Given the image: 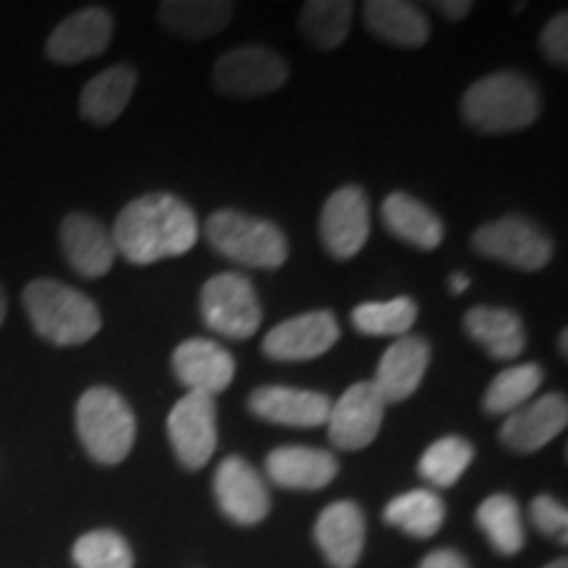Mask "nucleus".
Listing matches in <instances>:
<instances>
[{
	"label": "nucleus",
	"mask_w": 568,
	"mask_h": 568,
	"mask_svg": "<svg viewBox=\"0 0 568 568\" xmlns=\"http://www.w3.org/2000/svg\"><path fill=\"white\" fill-rule=\"evenodd\" d=\"M138 88V71L132 67H111L84 84L80 98L82 116L92 124H111L122 116Z\"/></svg>",
	"instance_id": "nucleus-24"
},
{
	"label": "nucleus",
	"mask_w": 568,
	"mask_h": 568,
	"mask_svg": "<svg viewBox=\"0 0 568 568\" xmlns=\"http://www.w3.org/2000/svg\"><path fill=\"white\" fill-rule=\"evenodd\" d=\"M477 524L500 556H516L524 548L527 535H524L521 508L510 495H489L477 508Z\"/></svg>",
	"instance_id": "nucleus-28"
},
{
	"label": "nucleus",
	"mask_w": 568,
	"mask_h": 568,
	"mask_svg": "<svg viewBox=\"0 0 568 568\" xmlns=\"http://www.w3.org/2000/svg\"><path fill=\"white\" fill-rule=\"evenodd\" d=\"M166 429L176 460L190 471H197L216 453V400L197 393L180 397L169 414Z\"/></svg>",
	"instance_id": "nucleus-9"
},
{
	"label": "nucleus",
	"mask_w": 568,
	"mask_h": 568,
	"mask_svg": "<svg viewBox=\"0 0 568 568\" xmlns=\"http://www.w3.org/2000/svg\"><path fill=\"white\" fill-rule=\"evenodd\" d=\"M113 19L105 9L71 13L48 38L45 53L55 63H82L101 55L111 45Z\"/></svg>",
	"instance_id": "nucleus-17"
},
{
	"label": "nucleus",
	"mask_w": 568,
	"mask_h": 568,
	"mask_svg": "<svg viewBox=\"0 0 568 568\" xmlns=\"http://www.w3.org/2000/svg\"><path fill=\"white\" fill-rule=\"evenodd\" d=\"M172 368L180 385L190 393L216 397L232 385L234 379V358L232 353L213 339H187L176 345L172 355Z\"/></svg>",
	"instance_id": "nucleus-15"
},
{
	"label": "nucleus",
	"mask_w": 568,
	"mask_h": 568,
	"mask_svg": "<svg viewBox=\"0 0 568 568\" xmlns=\"http://www.w3.org/2000/svg\"><path fill=\"white\" fill-rule=\"evenodd\" d=\"M566 343H568V332L564 329V332H560V355H566V353H568Z\"/></svg>",
	"instance_id": "nucleus-40"
},
{
	"label": "nucleus",
	"mask_w": 568,
	"mask_h": 568,
	"mask_svg": "<svg viewBox=\"0 0 568 568\" xmlns=\"http://www.w3.org/2000/svg\"><path fill=\"white\" fill-rule=\"evenodd\" d=\"M435 9L443 13L445 19H464L468 11H471V3L468 0H437Z\"/></svg>",
	"instance_id": "nucleus-37"
},
{
	"label": "nucleus",
	"mask_w": 568,
	"mask_h": 568,
	"mask_svg": "<svg viewBox=\"0 0 568 568\" xmlns=\"http://www.w3.org/2000/svg\"><path fill=\"white\" fill-rule=\"evenodd\" d=\"M205 240L224 258L251 268H280L290 255L284 232L266 219L243 211H216L205 222Z\"/></svg>",
	"instance_id": "nucleus-5"
},
{
	"label": "nucleus",
	"mask_w": 568,
	"mask_h": 568,
	"mask_svg": "<svg viewBox=\"0 0 568 568\" xmlns=\"http://www.w3.org/2000/svg\"><path fill=\"white\" fill-rule=\"evenodd\" d=\"M77 435L92 460L116 466L130 456L138 422L130 403L111 387H90L77 403Z\"/></svg>",
	"instance_id": "nucleus-4"
},
{
	"label": "nucleus",
	"mask_w": 568,
	"mask_h": 568,
	"mask_svg": "<svg viewBox=\"0 0 568 568\" xmlns=\"http://www.w3.org/2000/svg\"><path fill=\"white\" fill-rule=\"evenodd\" d=\"M287 63L282 55L261 45L234 48L213 67V88L232 98H258L287 82Z\"/></svg>",
	"instance_id": "nucleus-8"
},
{
	"label": "nucleus",
	"mask_w": 568,
	"mask_h": 568,
	"mask_svg": "<svg viewBox=\"0 0 568 568\" xmlns=\"http://www.w3.org/2000/svg\"><path fill=\"white\" fill-rule=\"evenodd\" d=\"M545 568H568V564H566V558H558V560H552V564H548Z\"/></svg>",
	"instance_id": "nucleus-41"
},
{
	"label": "nucleus",
	"mask_w": 568,
	"mask_h": 568,
	"mask_svg": "<svg viewBox=\"0 0 568 568\" xmlns=\"http://www.w3.org/2000/svg\"><path fill=\"white\" fill-rule=\"evenodd\" d=\"M339 471L337 458L318 447L284 445L268 453L266 474L274 485L287 489H322L332 485Z\"/></svg>",
	"instance_id": "nucleus-21"
},
{
	"label": "nucleus",
	"mask_w": 568,
	"mask_h": 568,
	"mask_svg": "<svg viewBox=\"0 0 568 568\" xmlns=\"http://www.w3.org/2000/svg\"><path fill=\"white\" fill-rule=\"evenodd\" d=\"M385 397L374 387V382H358L332 406L326 426H329L332 445L339 450H364L376 439L385 422Z\"/></svg>",
	"instance_id": "nucleus-10"
},
{
	"label": "nucleus",
	"mask_w": 568,
	"mask_h": 568,
	"mask_svg": "<svg viewBox=\"0 0 568 568\" xmlns=\"http://www.w3.org/2000/svg\"><path fill=\"white\" fill-rule=\"evenodd\" d=\"M316 542L335 568H355L366 542V518L351 500H337L322 510L316 521Z\"/></svg>",
	"instance_id": "nucleus-20"
},
{
	"label": "nucleus",
	"mask_w": 568,
	"mask_h": 568,
	"mask_svg": "<svg viewBox=\"0 0 568 568\" xmlns=\"http://www.w3.org/2000/svg\"><path fill=\"white\" fill-rule=\"evenodd\" d=\"M61 247L69 266L77 274L88 276V280L109 274L113 261H116V245H113L111 230L90 213H69L63 219Z\"/></svg>",
	"instance_id": "nucleus-16"
},
{
	"label": "nucleus",
	"mask_w": 568,
	"mask_h": 568,
	"mask_svg": "<svg viewBox=\"0 0 568 568\" xmlns=\"http://www.w3.org/2000/svg\"><path fill=\"white\" fill-rule=\"evenodd\" d=\"M539 387H542V366L516 364L489 382L481 406L489 416H510L514 410L527 406Z\"/></svg>",
	"instance_id": "nucleus-29"
},
{
	"label": "nucleus",
	"mask_w": 568,
	"mask_h": 568,
	"mask_svg": "<svg viewBox=\"0 0 568 568\" xmlns=\"http://www.w3.org/2000/svg\"><path fill=\"white\" fill-rule=\"evenodd\" d=\"M213 493H216V503L224 516L243 527L264 521L272 508L261 474L240 456L222 460V466L216 468V479H213Z\"/></svg>",
	"instance_id": "nucleus-12"
},
{
	"label": "nucleus",
	"mask_w": 568,
	"mask_h": 568,
	"mask_svg": "<svg viewBox=\"0 0 568 568\" xmlns=\"http://www.w3.org/2000/svg\"><path fill=\"white\" fill-rule=\"evenodd\" d=\"M253 416L280 426H322L332 410V400L316 389L297 387H258L247 397Z\"/></svg>",
	"instance_id": "nucleus-18"
},
{
	"label": "nucleus",
	"mask_w": 568,
	"mask_h": 568,
	"mask_svg": "<svg viewBox=\"0 0 568 568\" xmlns=\"http://www.w3.org/2000/svg\"><path fill=\"white\" fill-rule=\"evenodd\" d=\"M468 337L485 347L489 358L514 361L527 345V332L518 314L508 308H493V305H477L464 318Z\"/></svg>",
	"instance_id": "nucleus-23"
},
{
	"label": "nucleus",
	"mask_w": 568,
	"mask_h": 568,
	"mask_svg": "<svg viewBox=\"0 0 568 568\" xmlns=\"http://www.w3.org/2000/svg\"><path fill=\"white\" fill-rule=\"evenodd\" d=\"M322 243L329 255L337 261H347L361 253L372 234V213H368V197L361 187L347 184L337 193L326 197L322 209Z\"/></svg>",
	"instance_id": "nucleus-11"
},
{
	"label": "nucleus",
	"mask_w": 568,
	"mask_h": 568,
	"mask_svg": "<svg viewBox=\"0 0 568 568\" xmlns=\"http://www.w3.org/2000/svg\"><path fill=\"white\" fill-rule=\"evenodd\" d=\"M429 358L432 347L424 337H397L382 355L374 376V387L379 389L385 403H400L414 395L422 385L426 368H429Z\"/></svg>",
	"instance_id": "nucleus-19"
},
{
	"label": "nucleus",
	"mask_w": 568,
	"mask_h": 568,
	"mask_svg": "<svg viewBox=\"0 0 568 568\" xmlns=\"http://www.w3.org/2000/svg\"><path fill=\"white\" fill-rule=\"evenodd\" d=\"M197 234L201 224L195 211L169 193L134 197L124 205L111 230L116 253L134 266H151L193 251Z\"/></svg>",
	"instance_id": "nucleus-1"
},
{
	"label": "nucleus",
	"mask_w": 568,
	"mask_h": 568,
	"mask_svg": "<svg viewBox=\"0 0 568 568\" xmlns=\"http://www.w3.org/2000/svg\"><path fill=\"white\" fill-rule=\"evenodd\" d=\"M203 322L230 339H247L264 322L258 293L253 282L237 272L211 276L201 290Z\"/></svg>",
	"instance_id": "nucleus-6"
},
{
	"label": "nucleus",
	"mask_w": 568,
	"mask_h": 568,
	"mask_svg": "<svg viewBox=\"0 0 568 568\" xmlns=\"http://www.w3.org/2000/svg\"><path fill=\"white\" fill-rule=\"evenodd\" d=\"M418 305L410 297H393L382 303H361L353 308V326L361 335L406 337L416 324Z\"/></svg>",
	"instance_id": "nucleus-31"
},
{
	"label": "nucleus",
	"mask_w": 568,
	"mask_h": 568,
	"mask_svg": "<svg viewBox=\"0 0 568 568\" xmlns=\"http://www.w3.org/2000/svg\"><path fill=\"white\" fill-rule=\"evenodd\" d=\"M339 339V324L329 311H308L276 324L264 337V353L274 361H311L332 351Z\"/></svg>",
	"instance_id": "nucleus-13"
},
{
	"label": "nucleus",
	"mask_w": 568,
	"mask_h": 568,
	"mask_svg": "<svg viewBox=\"0 0 568 568\" xmlns=\"http://www.w3.org/2000/svg\"><path fill=\"white\" fill-rule=\"evenodd\" d=\"M539 48H542V55L550 63H558V67H566L568 61V17L566 13H558L548 21V27L542 30V38H539Z\"/></svg>",
	"instance_id": "nucleus-35"
},
{
	"label": "nucleus",
	"mask_w": 568,
	"mask_h": 568,
	"mask_svg": "<svg viewBox=\"0 0 568 568\" xmlns=\"http://www.w3.org/2000/svg\"><path fill=\"white\" fill-rule=\"evenodd\" d=\"M529 516L542 535L558 539L560 545L568 542V510L556 497L537 495L529 506Z\"/></svg>",
	"instance_id": "nucleus-34"
},
{
	"label": "nucleus",
	"mask_w": 568,
	"mask_h": 568,
	"mask_svg": "<svg viewBox=\"0 0 568 568\" xmlns=\"http://www.w3.org/2000/svg\"><path fill=\"white\" fill-rule=\"evenodd\" d=\"M234 6L222 0H166L159 6V21L184 40L213 38L230 24Z\"/></svg>",
	"instance_id": "nucleus-25"
},
{
	"label": "nucleus",
	"mask_w": 568,
	"mask_h": 568,
	"mask_svg": "<svg viewBox=\"0 0 568 568\" xmlns=\"http://www.w3.org/2000/svg\"><path fill=\"white\" fill-rule=\"evenodd\" d=\"M418 568H468V560L456 550H435L422 560Z\"/></svg>",
	"instance_id": "nucleus-36"
},
{
	"label": "nucleus",
	"mask_w": 568,
	"mask_h": 568,
	"mask_svg": "<svg viewBox=\"0 0 568 568\" xmlns=\"http://www.w3.org/2000/svg\"><path fill=\"white\" fill-rule=\"evenodd\" d=\"M351 0H311L303 6L301 32L322 51H335L351 32Z\"/></svg>",
	"instance_id": "nucleus-30"
},
{
	"label": "nucleus",
	"mask_w": 568,
	"mask_h": 568,
	"mask_svg": "<svg viewBox=\"0 0 568 568\" xmlns=\"http://www.w3.org/2000/svg\"><path fill=\"white\" fill-rule=\"evenodd\" d=\"M464 119L485 134L527 130L539 116V92L529 77L518 71H497L481 77L466 90Z\"/></svg>",
	"instance_id": "nucleus-3"
},
{
	"label": "nucleus",
	"mask_w": 568,
	"mask_h": 568,
	"mask_svg": "<svg viewBox=\"0 0 568 568\" xmlns=\"http://www.w3.org/2000/svg\"><path fill=\"white\" fill-rule=\"evenodd\" d=\"M3 318H6V295H3V287H0V326H3Z\"/></svg>",
	"instance_id": "nucleus-39"
},
{
	"label": "nucleus",
	"mask_w": 568,
	"mask_h": 568,
	"mask_svg": "<svg viewBox=\"0 0 568 568\" xmlns=\"http://www.w3.org/2000/svg\"><path fill=\"white\" fill-rule=\"evenodd\" d=\"M466 287H468V276L466 274H453L450 276V293L460 295V293H466Z\"/></svg>",
	"instance_id": "nucleus-38"
},
{
	"label": "nucleus",
	"mask_w": 568,
	"mask_h": 568,
	"mask_svg": "<svg viewBox=\"0 0 568 568\" xmlns=\"http://www.w3.org/2000/svg\"><path fill=\"white\" fill-rule=\"evenodd\" d=\"M366 27L376 38L400 48H418L429 40V19L414 3L372 0L366 3Z\"/></svg>",
	"instance_id": "nucleus-26"
},
{
	"label": "nucleus",
	"mask_w": 568,
	"mask_h": 568,
	"mask_svg": "<svg viewBox=\"0 0 568 568\" xmlns=\"http://www.w3.org/2000/svg\"><path fill=\"white\" fill-rule=\"evenodd\" d=\"M385 521L414 539L435 537L445 524V503L432 489H410L387 503Z\"/></svg>",
	"instance_id": "nucleus-27"
},
{
	"label": "nucleus",
	"mask_w": 568,
	"mask_h": 568,
	"mask_svg": "<svg viewBox=\"0 0 568 568\" xmlns=\"http://www.w3.org/2000/svg\"><path fill=\"white\" fill-rule=\"evenodd\" d=\"M474 447L464 437H443L432 443L418 460V474L439 489L453 487L464 477V471L471 466Z\"/></svg>",
	"instance_id": "nucleus-32"
},
{
	"label": "nucleus",
	"mask_w": 568,
	"mask_h": 568,
	"mask_svg": "<svg viewBox=\"0 0 568 568\" xmlns=\"http://www.w3.org/2000/svg\"><path fill=\"white\" fill-rule=\"evenodd\" d=\"M24 311L34 332L59 347L90 343L103 324L98 305L59 280H34L27 284Z\"/></svg>",
	"instance_id": "nucleus-2"
},
{
	"label": "nucleus",
	"mask_w": 568,
	"mask_h": 568,
	"mask_svg": "<svg viewBox=\"0 0 568 568\" xmlns=\"http://www.w3.org/2000/svg\"><path fill=\"white\" fill-rule=\"evenodd\" d=\"M77 568H134L130 542L113 529H95L82 535L71 550Z\"/></svg>",
	"instance_id": "nucleus-33"
},
{
	"label": "nucleus",
	"mask_w": 568,
	"mask_h": 568,
	"mask_svg": "<svg viewBox=\"0 0 568 568\" xmlns=\"http://www.w3.org/2000/svg\"><path fill=\"white\" fill-rule=\"evenodd\" d=\"M382 222L393 237L422 251H435L445 237V226L437 213L408 193H389L385 197Z\"/></svg>",
	"instance_id": "nucleus-22"
},
{
	"label": "nucleus",
	"mask_w": 568,
	"mask_h": 568,
	"mask_svg": "<svg viewBox=\"0 0 568 568\" xmlns=\"http://www.w3.org/2000/svg\"><path fill=\"white\" fill-rule=\"evenodd\" d=\"M568 424L566 395L548 393L518 408L500 426V439L514 453H537L552 443Z\"/></svg>",
	"instance_id": "nucleus-14"
},
{
	"label": "nucleus",
	"mask_w": 568,
	"mask_h": 568,
	"mask_svg": "<svg viewBox=\"0 0 568 568\" xmlns=\"http://www.w3.org/2000/svg\"><path fill=\"white\" fill-rule=\"evenodd\" d=\"M471 247L485 258L521 272H539L552 258V240L548 234L516 213L479 226L471 237Z\"/></svg>",
	"instance_id": "nucleus-7"
}]
</instances>
